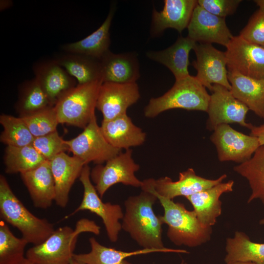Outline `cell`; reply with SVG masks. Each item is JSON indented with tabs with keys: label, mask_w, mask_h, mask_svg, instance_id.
<instances>
[{
	"label": "cell",
	"mask_w": 264,
	"mask_h": 264,
	"mask_svg": "<svg viewBox=\"0 0 264 264\" xmlns=\"http://www.w3.org/2000/svg\"><path fill=\"white\" fill-rule=\"evenodd\" d=\"M142 190L139 195L129 197L125 201L122 229L143 248L157 249L162 252L189 253L185 249L164 246L162 238L163 223L153 207L157 198L150 191Z\"/></svg>",
	"instance_id": "6da1fadb"
},
{
	"label": "cell",
	"mask_w": 264,
	"mask_h": 264,
	"mask_svg": "<svg viewBox=\"0 0 264 264\" xmlns=\"http://www.w3.org/2000/svg\"><path fill=\"white\" fill-rule=\"evenodd\" d=\"M142 182V190L152 192L162 206L164 214L160 218L163 224L168 226L167 236L174 244L196 247L210 240L212 227L203 226L194 210H188L183 204L158 194L154 189L153 178L145 179Z\"/></svg>",
	"instance_id": "7a4b0ae2"
},
{
	"label": "cell",
	"mask_w": 264,
	"mask_h": 264,
	"mask_svg": "<svg viewBox=\"0 0 264 264\" xmlns=\"http://www.w3.org/2000/svg\"><path fill=\"white\" fill-rule=\"evenodd\" d=\"M83 232L98 235L100 227L94 221L82 219L77 222L75 229L59 227L43 243L28 249L25 258L34 264H70L78 237Z\"/></svg>",
	"instance_id": "3957f363"
},
{
	"label": "cell",
	"mask_w": 264,
	"mask_h": 264,
	"mask_svg": "<svg viewBox=\"0 0 264 264\" xmlns=\"http://www.w3.org/2000/svg\"><path fill=\"white\" fill-rule=\"evenodd\" d=\"M0 215L1 218L22 233L28 243H43L55 230L47 220L32 214L11 190L6 179L0 176Z\"/></svg>",
	"instance_id": "277c9868"
},
{
	"label": "cell",
	"mask_w": 264,
	"mask_h": 264,
	"mask_svg": "<svg viewBox=\"0 0 264 264\" xmlns=\"http://www.w3.org/2000/svg\"><path fill=\"white\" fill-rule=\"evenodd\" d=\"M210 95L196 76L176 80L173 86L163 95L151 98L145 107V117L154 118L171 109H182L207 112Z\"/></svg>",
	"instance_id": "5b68a950"
},
{
	"label": "cell",
	"mask_w": 264,
	"mask_h": 264,
	"mask_svg": "<svg viewBox=\"0 0 264 264\" xmlns=\"http://www.w3.org/2000/svg\"><path fill=\"white\" fill-rule=\"evenodd\" d=\"M102 80L77 84L65 92L53 106L60 124L85 128L92 117Z\"/></svg>",
	"instance_id": "8992f818"
},
{
	"label": "cell",
	"mask_w": 264,
	"mask_h": 264,
	"mask_svg": "<svg viewBox=\"0 0 264 264\" xmlns=\"http://www.w3.org/2000/svg\"><path fill=\"white\" fill-rule=\"evenodd\" d=\"M79 178L84 188L83 199L77 208L66 218L81 211L88 210L94 213L102 220L109 239L112 242H116L122 229L119 220L124 217L121 207L117 204L102 201L91 181L90 168L88 164L84 166Z\"/></svg>",
	"instance_id": "52a82bcc"
},
{
	"label": "cell",
	"mask_w": 264,
	"mask_h": 264,
	"mask_svg": "<svg viewBox=\"0 0 264 264\" xmlns=\"http://www.w3.org/2000/svg\"><path fill=\"white\" fill-rule=\"evenodd\" d=\"M132 154L131 149L126 150L107 161L105 165L99 164L90 172V178L100 198L116 184L141 187L142 181L135 175L140 166L134 162Z\"/></svg>",
	"instance_id": "ba28073f"
},
{
	"label": "cell",
	"mask_w": 264,
	"mask_h": 264,
	"mask_svg": "<svg viewBox=\"0 0 264 264\" xmlns=\"http://www.w3.org/2000/svg\"><path fill=\"white\" fill-rule=\"evenodd\" d=\"M68 151L88 164L107 162L122 150L113 147L105 137L94 115L83 131L75 138L66 140Z\"/></svg>",
	"instance_id": "9c48e42d"
},
{
	"label": "cell",
	"mask_w": 264,
	"mask_h": 264,
	"mask_svg": "<svg viewBox=\"0 0 264 264\" xmlns=\"http://www.w3.org/2000/svg\"><path fill=\"white\" fill-rule=\"evenodd\" d=\"M220 161L239 164L249 160L260 147L258 139L238 132L228 124L218 126L210 136Z\"/></svg>",
	"instance_id": "30bf717a"
},
{
	"label": "cell",
	"mask_w": 264,
	"mask_h": 264,
	"mask_svg": "<svg viewBox=\"0 0 264 264\" xmlns=\"http://www.w3.org/2000/svg\"><path fill=\"white\" fill-rule=\"evenodd\" d=\"M207 112V128L214 131L222 124L237 123L250 130L253 125L245 121L248 107L235 98L230 90L217 84L213 85Z\"/></svg>",
	"instance_id": "8fae6325"
},
{
	"label": "cell",
	"mask_w": 264,
	"mask_h": 264,
	"mask_svg": "<svg viewBox=\"0 0 264 264\" xmlns=\"http://www.w3.org/2000/svg\"><path fill=\"white\" fill-rule=\"evenodd\" d=\"M225 54L228 70L235 71L252 79L264 81V47L233 36Z\"/></svg>",
	"instance_id": "7c38bea8"
},
{
	"label": "cell",
	"mask_w": 264,
	"mask_h": 264,
	"mask_svg": "<svg viewBox=\"0 0 264 264\" xmlns=\"http://www.w3.org/2000/svg\"><path fill=\"white\" fill-rule=\"evenodd\" d=\"M193 50L197 59L193 66L197 71L196 77L198 81L211 91L214 84L230 90L225 52L217 49L211 44L206 43L197 44Z\"/></svg>",
	"instance_id": "4fadbf2b"
},
{
	"label": "cell",
	"mask_w": 264,
	"mask_h": 264,
	"mask_svg": "<svg viewBox=\"0 0 264 264\" xmlns=\"http://www.w3.org/2000/svg\"><path fill=\"white\" fill-rule=\"evenodd\" d=\"M140 97L136 83L103 82L99 89L96 108L103 115V120L112 119L127 113V109Z\"/></svg>",
	"instance_id": "5bb4252c"
},
{
	"label": "cell",
	"mask_w": 264,
	"mask_h": 264,
	"mask_svg": "<svg viewBox=\"0 0 264 264\" xmlns=\"http://www.w3.org/2000/svg\"><path fill=\"white\" fill-rule=\"evenodd\" d=\"M187 29V37L196 43H217L226 47L233 37L224 18L208 12L198 4Z\"/></svg>",
	"instance_id": "9a60e30c"
},
{
	"label": "cell",
	"mask_w": 264,
	"mask_h": 264,
	"mask_svg": "<svg viewBox=\"0 0 264 264\" xmlns=\"http://www.w3.org/2000/svg\"><path fill=\"white\" fill-rule=\"evenodd\" d=\"M227 177L223 174L215 179H207L198 176L193 168L179 174L178 179L174 181L167 176L157 179L153 178L154 190L159 195L170 199L177 197L185 198L210 188L223 181Z\"/></svg>",
	"instance_id": "2e32d148"
},
{
	"label": "cell",
	"mask_w": 264,
	"mask_h": 264,
	"mask_svg": "<svg viewBox=\"0 0 264 264\" xmlns=\"http://www.w3.org/2000/svg\"><path fill=\"white\" fill-rule=\"evenodd\" d=\"M163 9H154L151 34L158 36L166 29L172 28L179 33L187 28L193 11L198 4L196 0H165Z\"/></svg>",
	"instance_id": "e0dca14e"
},
{
	"label": "cell",
	"mask_w": 264,
	"mask_h": 264,
	"mask_svg": "<svg viewBox=\"0 0 264 264\" xmlns=\"http://www.w3.org/2000/svg\"><path fill=\"white\" fill-rule=\"evenodd\" d=\"M49 163L55 184V201L60 207L65 208L68 201L71 187L79 177L84 166L87 164L65 152L57 155Z\"/></svg>",
	"instance_id": "ac0fdd59"
},
{
	"label": "cell",
	"mask_w": 264,
	"mask_h": 264,
	"mask_svg": "<svg viewBox=\"0 0 264 264\" xmlns=\"http://www.w3.org/2000/svg\"><path fill=\"white\" fill-rule=\"evenodd\" d=\"M234 184L232 180L222 182L186 198L203 226L212 227L216 224L222 212L220 197L223 193L232 192Z\"/></svg>",
	"instance_id": "d6986e66"
},
{
	"label": "cell",
	"mask_w": 264,
	"mask_h": 264,
	"mask_svg": "<svg viewBox=\"0 0 264 264\" xmlns=\"http://www.w3.org/2000/svg\"><path fill=\"white\" fill-rule=\"evenodd\" d=\"M35 207H49L56 197L55 184L49 161L45 160L30 171L21 174Z\"/></svg>",
	"instance_id": "ffe728a7"
},
{
	"label": "cell",
	"mask_w": 264,
	"mask_h": 264,
	"mask_svg": "<svg viewBox=\"0 0 264 264\" xmlns=\"http://www.w3.org/2000/svg\"><path fill=\"white\" fill-rule=\"evenodd\" d=\"M103 82L132 83L140 77L135 53L115 54L108 51L100 59Z\"/></svg>",
	"instance_id": "44dd1931"
},
{
	"label": "cell",
	"mask_w": 264,
	"mask_h": 264,
	"mask_svg": "<svg viewBox=\"0 0 264 264\" xmlns=\"http://www.w3.org/2000/svg\"><path fill=\"white\" fill-rule=\"evenodd\" d=\"M34 72L53 106L62 95L77 85L76 79L54 60L36 65Z\"/></svg>",
	"instance_id": "7402d4cb"
},
{
	"label": "cell",
	"mask_w": 264,
	"mask_h": 264,
	"mask_svg": "<svg viewBox=\"0 0 264 264\" xmlns=\"http://www.w3.org/2000/svg\"><path fill=\"white\" fill-rule=\"evenodd\" d=\"M100 128L110 144L120 150L140 146L146 140L145 132L134 124L127 113L103 120Z\"/></svg>",
	"instance_id": "603a6c76"
},
{
	"label": "cell",
	"mask_w": 264,
	"mask_h": 264,
	"mask_svg": "<svg viewBox=\"0 0 264 264\" xmlns=\"http://www.w3.org/2000/svg\"><path fill=\"white\" fill-rule=\"evenodd\" d=\"M197 43L188 37H179L175 43L167 48L160 51H150L147 57L166 66L173 74L176 80L190 75L189 57L191 50Z\"/></svg>",
	"instance_id": "cb8c5ba5"
},
{
	"label": "cell",
	"mask_w": 264,
	"mask_h": 264,
	"mask_svg": "<svg viewBox=\"0 0 264 264\" xmlns=\"http://www.w3.org/2000/svg\"><path fill=\"white\" fill-rule=\"evenodd\" d=\"M230 91L234 97L246 106L259 117L264 118V81L228 70Z\"/></svg>",
	"instance_id": "d4e9b609"
},
{
	"label": "cell",
	"mask_w": 264,
	"mask_h": 264,
	"mask_svg": "<svg viewBox=\"0 0 264 264\" xmlns=\"http://www.w3.org/2000/svg\"><path fill=\"white\" fill-rule=\"evenodd\" d=\"M114 11V7L111 6L106 19L97 29L82 40L64 45L63 49L66 53L83 54L100 59L110 50V29Z\"/></svg>",
	"instance_id": "484cf974"
},
{
	"label": "cell",
	"mask_w": 264,
	"mask_h": 264,
	"mask_svg": "<svg viewBox=\"0 0 264 264\" xmlns=\"http://www.w3.org/2000/svg\"><path fill=\"white\" fill-rule=\"evenodd\" d=\"M89 242L90 252L73 255V259L78 264H132L125 259L132 256L162 252L157 249L146 248L130 252L118 250L102 245L94 237L90 238Z\"/></svg>",
	"instance_id": "4316f807"
},
{
	"label": "cell",
	"mask_w": 264,
	"mask_h": 264,
	"mask_svg": "<svg viewBox=\"0 0 264 264\" xmlns=\"http://www.w3.org/2000/svg\"><path fill=\"white\" fill-rule=\"evenodd\" d=\"M54 60L76 79L78 84L102 80L100 59L83 54L66 53Z\"/></svg>",
	"instance_id": "83f0119b"
},
{
	"label": "cell",
	"mask_w": 264,
	"mask_h": 264,
	"mask_svg": "<svg viewBox=\"0 0 264 264\" xmlns=\"http://www.w3.org/2000/svg\"><path fill=\"white\" fill-rule=\"evenodd\" d=\"M225 264L236 262H249L264 264V243L251 241L244 232L237 231L233 237L226 239Z\"/></svg>",
	"instance_id": "f1b7e54d"
},
{
	"label": "cell",
	"mask_w": 264,
	"mask_h": 264,
	"mask_svg": "<svg viewBox=\"0 0 264 264\" xmlns=\"http://www.w3.org/2000/svg\"><path fill=\"white\" fill-rule=\"evenodd\" d=\"M234 171L248 181L251 194L247 203L259 199L264 205V145L246 161L235 166Z\"/></svg>",
	"instance_id": "f546056e"
},
{
	"label": "cell",
	"mask_w": 264,
	"mask_h": 264,
	"mask_svg": "<svg viewBox=\"0 0 264 264\" xmlns=\"http://www.w3.org/2000/svg\"><path fill=\"white\" fill-rule=\"evenodd\" d=\"M45 160L32 145L7 146L4 155L5 172L20 174L36 168Z\"/></svg>",
	"instance_id": "4dcf8cb0"
},
{
	"label": "cell",
	"mask_w": 264,
	"mask_h": 264,
	"mask_svg": "<svg viewBox=\"0 0 264 264\" xmlns=\"http://www.w3.org/2000/svg\"><path fill=\"white\" fill-rule=\"evenodd\" d=\"M52 107L46 94L35 78L23 84L18 103L21 116Z\"/></svg>",
	"instance_id": "1f68e13d"
},
{
	"label": "cell",
	"mask_w": 264,
	"mask_h": 264,
	"mask_svg": "<svg viewBox=\"0 0 264 264\" xmlns=\"http://www.w3.org/2000/svg\"><path fill=\"white\" fill-rule=\"evenodd\" d=\"M0 123L3 128L0 136L1 142L7 146L15 147L32 145L35 137L21 116L2 114Z\"/></svg>",
	"instance_id": "d6a6232c"
},
{
	"label": "cell",
	"mask_w": 264,
	"mask_h": 264,
	"mask_svg": "<svg viewBox=\"0 0 264 264\" xmlns=\"http://www.w3.org/2000/svg\"><path fill=\"white\" fill-rule=\"evenodd\" d=\"M28 243L23 238L16 237L3 221L0 223V264H18L25 257Z\"/></svg>",
	"instance_id": "836d02e7"
},
{
	"label": "cell",
	"mask_w": 264,
	"mask_h": 264,
	"mask_svg": "<svg viewBox=\"0 0 264 264\" xmlns=\"http://www.w3.org/2000/svg\"><path fill=\"white\" fill-rule=\"evenodd\" d=\"M21 117L34 137L44 136L57 131L60 124L53 107Z\"/></svg>",
	"instance_id": "e575fe53"
},
{
	"label": "cell",
	"mask_w": 264,
	"mask_h": 264,
	"mask_svg": "<svg viewBox=\"0 0 264 264\" xmlns=\"http://www.w3.org/2000/svg\"><path fill=\"white\" fill-rule=\"evenodd\" d=\"M32 145L46 160L50 161L58 154L68 151L66 140L57 132L35 137Z\"/></svg>",
	"instance_id": "d590c367"
},
{
	"label": "cell",
	"mask_w": 264,
	"mask_h": 264,
	"mask_svg": "<svg viewBox=\"0 0 264 264\" xmlns=\"http://www.w3.org/2000/svg\"><path fill=\"white\" fill-rule=\"evenodd\" d=\"M239 36L251 43L260 45L264 44V7H259L251 16Z\"/></svg>",
	"instance_id": "8d00e7d4"
},
{
	"label": "cell",
	"mask_w": 264,
	"mask_h": 264,
	"mask_svg": "<svg viewBox=\"0 0 264 264\" xmlns=\"http://www.w3.org/2000/svg\"><path fill=\"white\" fill-rule=\"evenodd\" d=\"M198 4L208 12L225 18L233 14L236 11L241 0H198Z\"/></svg>",
	"instance_id": "74e56055"
},
{
	"label": "cell",
	"mask_w": 264,
	"mask_h": 264,
	"mask_svg": "<svg viewBox=\"0 0 264 264\" xmlns=\"http://www.w3.org/2000/svg\"><path fill=\"white\" fill-rule=\"evenodd\" d=\"M250 135L258 139L260 146L264 145V124L259 126H253L250 129Z\"/></svg>",
	"instance_id": "f35d334b"
},
{
	"label": "cell",
	"mask_w": 264,
	"mask_h": 264,
	"mask_svg": "<svg viewBox=\"0 0 264 264\" xmlns=\"http://www.w3.org/2000/svg\"><path fill=\"white\" fill-rule=\"evenodd\" d=\"M0 10H3L7 8L10 6V0H1L0 1Z\"/></svg>",
	"instance_id": "ab89813d"
},
{
	"label": "cell",
	"mask_w": 264,
	"mask_h": 264,
	"mask_svg": "<svg viewBox=\"0 0 264 264\" xmlns=\"http://www.w3.org/2000/svg\"><path fill=\"white\" fill-rule=\"evenodd\" d=\"M259 7H264V0H255L254 1Z\"/></svg>",
	"instance_id": "60d3db41"
},
{
	"label": "cell",
	"mask_w": 264,
	"mask_h": 264,
	"mask_svg": "<svg viewBox=\"0 0 264 264\" xmlns=\"http://www.w3.org/2000/svg\"><path fill=\"white\" fill-rule=\"evenodd\" d=\"M257 264L252 262H236L234 263H232L230 264Z\"/></svg>",
	"instance_id": "b9f144b4"
},
{
	"label": "cell",
	"mask_w": 264,
	"mask_h": 264,
	"mask_svg": "<svg viewBox=\"0 0 264 264\" xmlns=\"http://www.w3.org/2000/svg\"><path fill=\"white\" fill-rule=\"evenodd\" d=\"M18 264H34L32 263L31 261H30L29 260H28L27 259L25 258L22 261Z\"/></svg>",
	"instance_id": "7bdbcfd3"
},
{
	"label": "cell",
	"mask_w": 264,
	"mask_h": 264,
	"mask_svg": "<svg viewBox=\"0 0 264 264\" xmlns=\"http://www.w3.org/2000/svg\"><path fill=\"white\" fill-rule=\"evenodd\" d=\"M259 224L262 225H264V218L260 220Z\"/></svg>",
	"instance_id": "ee69618b"
},
{
	"label": "cell",
	"mask_w": 264,
	"mask_h": 264,
	"mask_svg": "<svg viewBox=\"0 0 264 264\" xmlns=\"http://www.w3.org/2000/svg\"><path fill=\"white\" fill-rule=\"evenodd\" d=\"M70 264H78L73 259Z\"/></svg>",
	"instance_id": "f6af8a7d"
},
{
	"label": "cell",
	"mask_w": 264,
	"mask_h": 264,
	"mask_svg": "<svg viewBox=\"0 0 264 264\" xmlns=\"http://www.w3.org/2000/svg\"><path fill=\"white\" fill-rule=\"evenodd\" d=\"M180 264H187L185 261H182Z\"/></svg>",
	"instance_id": "bcb514c9"
},
{
	"label": "cell",
	"mask_w": 264,
	"mask_h": 264,
	"mask_svg": "<svg viewBox=\"0 0 264 264\" xmlns=\"http://www.w3.org/2000/svg\"><path fill=\"white\" fill-rule=\"evenodd\" d=\"M262 46H263V47H264V45H262Z\"/></svg>",
	"instance_id": "7dc6e473"
}]
</instances>
